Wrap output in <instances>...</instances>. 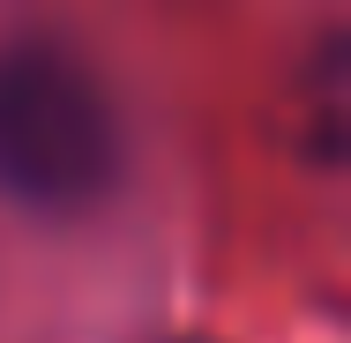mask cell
Instances as JSON below:
<instances>
[{"mask_svg":"<svg viewBox=\"0 0 351 343\" xmlns=\"http://www.w3.org/2000/svg\"><path fill=\"white\" fill-rule=\"evenodd\" d=\"M120 179V112L90 60L23 38L0 53V194L23 209H90Z\"/></svg>","mask_w":351,"mask_h":343,"instance_id":"6da1fadb","label":"cell"}]
</instances>
